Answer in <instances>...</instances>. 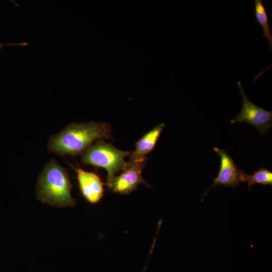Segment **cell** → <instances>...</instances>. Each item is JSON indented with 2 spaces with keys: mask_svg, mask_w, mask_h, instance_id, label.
I'll use <instances>...</instances> for the list:
<instances>
[{
  "mask_svg": "<svg viewBox=\"0 0 272 272\" xmlns=\"http://www.w3.org/2000/svg\"><path fill=\"white\" fill-rule=\"evenodd\" d=\"M237 86L242 97L243 105L240 113L231 122L248 123L255 127L260 133L264 134L271 127L272 111L252 103L246 96L240 82H237Z\"/></svg>",
  "mask_w": 272,
  "mask_h": 272,
  "instance_id": "cell-4",
  "label": "cell"
},
{
  "mask_svg": "<svg viewBox=\"0 0 272 272\" xmlns=\"http://www.w3.org/2000/svg\"><path fill=\"white\" fill-rule=\"evenodd\" d=\"M111 131L110 125L106 123H72L51 135L47 147L51 152L59 155L83 154L94 141L112 139Z\"/></svg>",
  "mask_w": 272,
  "mask_h": 272,
  "instance_id": "cell-1",
  "label": "cell"
},
{
  "mask_svg": "<svg viewBox=\"0 0 272 272\" xmlns=\"http://www.w3.org/2000/svg\"><path fill=\"white\" fill-rule=\"evenodd\" d=\"M130 155L129 151L120 150L112 145L100 140L82 154L81 162L84 164L105 169L107 172V184L110 188L115 174L127 166L125 158Z\"/></svg>",
  "mask_w": 272,
  "mask_h": 272,
  "instance_id": "cell-3",
  "label": "cell"
},
{
  "mask_svg": "<svg viewBox=\"0 0 272 272\" xmlns=\"http://www.w3.org/2000/svg\"><path fill=\"white\" fill-rule=\"evenodd\" d=\"M147 160L127 163V166L120 175L114 177L110 186L113 191L120 194H127L134 190L140 183L147 185L143 178L142 171Z\"/></svg>",
  "mask_w": 272,
  "mask_h": 272,
  "instance_id": "cell-6",
  "label": "cell"
},
{
  "mask_svg": "<svg viewBox=\"0 0 272 272\" xmlns=\"http://www.w3.org/2000/svg\"><path fill=\"white\" fill-rule=\"evenodd\" d=\"M72 187L67 171L52 160L45 165L38 178L37 196L54 207H73L76 202L71 194Z\"/></svg>",
  "mask_w": 272,
  "mask_h": 272,
  "instance_id": "cell-2",
  "label": "cell"
},
{
  "mask_svg": "<svg viewBox=\"0 0 272 272\" xmlns=\"http://www.w3.org/2000/svg\"><path fill=\"white\" fill-rule=\"evenodd\" d=\"M81 193L91 203L98 202L103 195V183L95 173L75 168Z\"/></svg>",
  "mask_w": 272,
  "mask_h": 272,
  "instance_id": "cell-7",
  "label": "cell"
},
{
  "mask_svg": "<svg viewBox=\"0 0 272 272\" xmlns=\"http://www.w3.org/2000/svg\"><path fill=\"white\" fill-rule=\"evenodd\" d=\"M244 179L245 181H247L249 190H251L253 185L256 183L264 186L272 185V172L263 167L254 171L252 175L245 173Z\"/></svg>",
  "mask_w": 272,
  "mask_h": 272,
  "instance_id": "cell-10",
  "label": "cell"
},
{
  "mask_svg": "<svg viewBox=\"0 0 272 272\" xmlns=\"http://www.w3.org/2000/svg\"><path fill=\"white\" fill-rule=\"evenodd\" d=\"M254 13L256 21L260 25L263 31V34L258 39L265 37L270 45L269 50L271 51L272 50V35L270 32V27L265 8L261 0L254 1Z\"/></svg>",
  "mask_w": 272,
  "mask_h": 272,
  "instance_id": "cell-9",
  "label": "cell"
},
{
  "mask_svg": "<svg viewBox=\"0 0 272 272\" xmlns=\"http://www.w3.org/2000/svg\"><path fill=\"white\" fill-rule=\"evenodd\" d=\"M28 44L26 42L23 43H11V44H2L0 43V48H2L4 46H10V45H21V46H26Z\"/></svg>",
  "mask_w": 272,
  "mask_h": 272,
  "instance_id": "cell-11",
  "label": "cell"
},
{
  "mask_svg": "<svg viewBox=\"0 0 272 272\" xmlns=\"http://www.w3.org/2000/svg\"><path fill=\"white\" fill-rule=\"evenodd\" d=\"M165 124L160 123L145 134L136 143L135 149L130 153L128 163H133L148 159L146 156L154 148Z\"/></svg>",
  "mask_w": 272,
  "mask_h": 272,
  "instance_id": "cell-8",
  "label": "cell"
},
{
  "mask_svg": "<svg viewBox=\"0 0 272 272\" xmlns=\"http://www.w3.org/2000/svg\"><path fill=\"white\" fill-rule=\"evenodd\" d=\"M213 150L221 157L219 172L217 176L213 179L214 182L211 186L202 194L203 197L216 186L223 185L234 189L239 185L245 181L244 171L236 165L226 151L217 147H214Z\"/></svg>",
  "mask_w": 272,
  "mask_h": 272,
  "instance_id": "cell-5",
  "label": "cell"
}]
</instances>
